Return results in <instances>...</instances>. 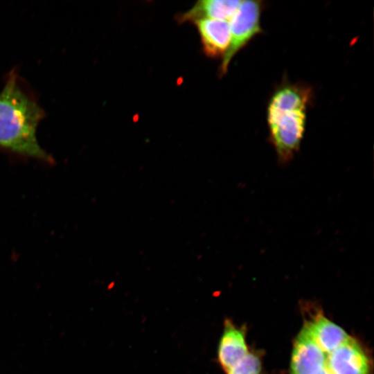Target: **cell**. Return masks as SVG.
I'll return each instance as SVG.
<instances>
[{
	"label": "cell",
	"mask_w": 374,
	"mask_h": 374,
	"mask_svg": "<svg viewBox=\"0 0 374 374\" xmlns=\"http://www.w3.org/2000/svg\"><path fill=\"white\" fill-rule=\"evenodd\" d=\"M43 117L42 109L21 88L16 74L11 73L0 92V147L52 162L37 139V128Z\"/></svg>",
	"instance_id": "cell-1"
},
{
	"label": "cell",
	"mask_w": 374,
	"mask_h": 374,
	"mask_svg": "<svg viewBox=\"0 0 374 374\" xmlns=\"http://www.w3.org/2000/svg\"><path fill=\"white\" fill-rule=\"evenodd\" d=\"M305 107L267 109L269 140L281 163L290 161L299 150L307 120Z\"/></svg>",
	"instance_id": "cell-2"
},
{
	"label": "cell",
	"mask_w": 374,
	"mask_h": 374,
	"mask_svg": "<svg viewBox=\"0 0 374 374\" xmlns=\"http://www.w3.org/2000/svg\"><path fill=\"white\" fill-rule=\"evenodd\" d=\"M262 3L260 1H242L239 8L231 18L230 44L222 57L219 69L220 76L228 70L229 65L236 53L244 48L256 35L262 33L260 16Z\"/></svg>",
	"instance_id": "cell-3"
},
{
	"label": "cell",
	"mask_w": 374,
	"mask_h": 374,
	"mask_svg": "<svg viewBox=\"0 0 374 374\" xmlns=\"http://www.w3.org/2000/svg\"><path fill=\"white\" fill-rule=\"evenodd\" d=\"M325 368L332 374H371L367 354L350 336L334 350L326 352Z\"/></svg>",
	"instance_id": "cell-4"
},
{
	"label": "cell",
	"mask_w": 374,
	"mask_h": 374,
	"mask_svg": "<svg viewBox=\"0 0 374 374\" xmlns=\"http://www.w3.org/2000/svg\"><path fill=\"white\" fill-rule=\"evenodd\" d=\"M326 359V352L302 328L294 343L290 374H318L324 369Z\"/></svg>",
	"instance_id": "cell-5"
},
{
	"label": "cell",
	"mask_w": 374,
	"mask_h": 374,
	"mask_svg": "<svg viewBox=\"0 0 374 374\" xmlns=\"http://www.w3.org/2000/svg\"><path fill=\"white\" fill-rule=\"evenodd\" d=\"M245 330L237 327L230 319H225L217 347V360L226 373L249 353Z\"/></svg>",
	"instance_id": "cell-6"
},
{
	"label": "cell",
	"mask_w": 374,
	"mask_h": 374,
	"mask_svg": "<svg viewBox=\"0 0 374 374\" xmlns=\"http://www.w3.org/2000/svg\"><path fill=\"white\" fill-rule=\"evenodd\" d=\"M200 36L204 54L210 57H223L230 44V28L227 21L204 19L194 22Z\"/></svg>",
	"instance_id": "cell-7"
},
{
	"label": "cell",
	"mask_w": 374,
	"mask_h": 374,
	"mask_svg": "<svg viewBox=\"0 0 374 374\" xmlns=\"http://www.w3.org/2000/svg\"><path fill=\"white\" fill-rule=\"evenodd\" d=\"M240 0H201L190 10L177 16L180 23L195 22L204 19H229L239 8Z\"/></svg>",
	"instance_id": "cell-8"
},
{
	"label": "cell",
	"mask_w": 374,
	"mask_h": 374,
	"mask_svg": "<svg viewBox=\"0 0 374 374\" xmlns=\"http://www.w3.org/2000/svg\"><path fill=\"white\" fill-rule=\"evenodd\" d=\"M303 328L326 352L334 350L349 337L342 328L319 314L306 321Z\"/></svg>",
	"instance_id": "cell-9"
},
{
	"label": "cell",
	"mask_w": 374,
	"mask_h": 374,
	"mask_svg": "<svg viewBox=\"0 0 374 374\" xmlns=\"http://www.w3.org/2000/svg\"><path fill=\"white\" fill-rule=\"evenodd\" d=\"M261 368L262 364L259 356L249 351L246 356L226 374H260Z\"/></svg>",
	"instance_id": "cell-10"
},
{
	"label": "cell",
	"mask_w": 374,
	"mask_h": 374,
	"mask_svg": "<svg viewBox=\"0 0 374 374\" xmlns=\"http://www.w3.org/2000/svg\"><path fill=\"white\" fill-rule=\"evenodd\" d=\"M318 374H332L330 371H328L327 369L324 368L321 372H319Z\"/></svg>",
	"instance_id": "cell-11"
}]
</instances>
